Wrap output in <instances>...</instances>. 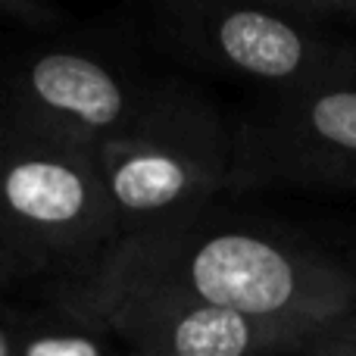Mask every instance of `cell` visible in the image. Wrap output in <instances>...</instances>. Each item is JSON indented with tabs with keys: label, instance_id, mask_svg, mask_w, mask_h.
Segmentation results:
<instances>
[{
	"label": "cell",
	"instance_id": "cell-1",
	"mask_svg": "<svg viewBox=\"0 0 356 356\" xmlns=\"http://www.w3.org/2000/svg\"><path fill=\"white\" fill-rule=\"evenodd\" d=\"M88 288L175 294L253 319L322 328L356 309V269L284 232L203 219L116 238L54 272Z\"/></svg>",
	"mask_w": 356,
	"mask_h": 356
},
{
	"label": "cell",
	"instance_id": "cell-2",
	"mask_svg": "<svg viewBox=\"0 0 356 356\" xmlns=\"http://www.w3.org/2000/svg\"><path fill=\"white\" fill-rule=\"evenodd\" d=\"M116 238L203 219L225 194L232 125L203 91L166 79L125 135L94 150ZM113 238V241H116Z\"/></svg>",
	"mask_w": 356,
	"mask_h": 356
},
{
	"label": "cell",
	"instance_id": "cell-3",
	"mask_svg": "<svg viewBox=\"0 0 356 356\" xmlns=\"http://www.w3.org/2000/svg\"><path fill=\"white\" fill-rule=\"evenodd\" d=\"M163 54L200 72L253 81L269 94L356 85V41L278 3L178 0L154 10Z\"/></svg>",
	"mask_w": 356,
	"mask_h": 356
},
{
	"label": "cell",
	"instance_id": "cell-4",
	"mask_svg": "<svg viewBox=\"0 0 356 356\" xmlns=\"http://www.w3.org/2000/svg\"><path fill=\"white\" fill-rule=\"evenodd\" d=\"M113 238L116 222L94 150L0 122V241L54 275Z\"/></svg>",
	"mask_w": 356,
	"mask_h": 356
},
{
	"label": "cell",
	"instance_id": "cell-5",
	"mask_svg": "<svg viewBox=\"0 0 356 356\" xmlns=\"http://www.w3.org/2000/svg\"><path fill=\"white\" fill-rule=\"evenodd\" d=\"M163 81L85 44H35L0 66V122L97 150L125 135Z\"/></svg>",
	"mask_w": 356,
	"mask_h": 356
},
{
	"label": "cell",
	"instance_id": "cell-6",
	"mask_svg": "<svg viewBox=\"0 0 356 356\" xmlns=\"http://www.w3.org/2000/svg\"><path fill=\"white\" fill-rule=\"evenodd\" d=\"M356 191V85L266 94L232 125L225 194Z\"/></svg>",
	"mask_w": 356,
	"mask_h": 356
},
{
	"label": "cell",
	"instance_id": "cell-7",
	"mask_svg": "<svg viewBox=\"0 0 356 356\" xmlns=\"http://www.w3.org/2000/svg\"><path fill=\"white\" fill-rule=\"evenodd\" d=\"M50 309L85 322L135 356H300L319 328L253 319L175 294L56 282Z\"/></svg>",
	"mask_w": 356,
	"mask_h": 356
},
{
	"label": "cell",
	"instance_id": "cell-8",
	"mask_svg": "<svg viewBox=\"0 0 356 356\" xmlns=\"http://www.w3.org/2000/svg\"><path fill=\"white\" fill-rule=\"evenodd\" d=\"M13 356H125L113 350V338L85 322L50 309V316L16 322Z\"/></svg>",
	"mask_w": 356,
	"mask_h": 356
},
{
	"label": "cell",
	"instance_id": "cell-9",
	"mask_svg": "<svg viewBox=\"0 0 356 356\" xmlns=\"http://www.w3.org/2000/svg\"><path fill=\"white\" fill-rule=\"evenodd\" d=\"M0 22L22 31H35V35H47V31L60 29L66 16L63 10L38 3V0H0Z\"/></svg>",
	"mask_w": 356,
	"mask_h": 356
},
{
	"label": "cell",
	"instance_id": "cell-10",
	"mask_svg": "<svg viewBox=\"0 0 356 356\" xmlns=\"http://www.w3.org/2000/svg\"><path fill=\"white\" fill-rule=\"evenodd\" d=\"M300 356H356V309L309 334Z\"/></svg>",
	"mask_w": 356,
	"mask_h": 356
},
{
	"label": "cell",
	"instance_id": "cell-11",
	"mask_svg": "<svg viewBox=\"0 0 356 356\" xmlns=\"http://www.w3.org/2000/svg\"><path fill=\"white\" fill-rule=\"evenodd\" d=\"M288 6L300 19L344 31V35L356 29V0H288Z\"/></svg>",
	"mask_w": 356,
	"mask_h": 356
},
{
	"label": "cell",
	"instance_id": "cell-12",
	"mask_svg": "<svg viewBox=\"0 0 356 356\" xmlns=\"http://www.w3.org/2000/svg\"><path fill=\"white\" fill-rule=\"evenodd\" d=\"M29 275H41V272H38L29 259L19 257L13 247H6L3 241H0V291L22 282V278H29Z\"/></svg>",
	"mask_w": 356,
	"mask_h": 356
},
{
	"label": "cell",
	"instance_id": "cell-13",
	"mask_svg": "<svg viewBox=\"0 0 356 356\" xmlns=\"http://www.w3.org/2000/svg\"><path fill=\"white\" fill-rule=\"evenodd\" d=\"M13 347H16V322L0 313V356H13Z\"/></svg>",
	"mask_w": 356,
	"mask_h": 356
},
{
	"label": "cell",
	"instance_id": "cell-14",
	"mask_svg": "<svg viewBox=\"0 0 356 356\" xmlns=\"http://www.w3.org/2000/svg\"><path fill=\"white\" fill-rule=\"evenodd\" d=\"M125 356H135V353H125Z\"/></svg>",
	"mask_w": 356,
	"mask_h": 356
}]
</instances>
